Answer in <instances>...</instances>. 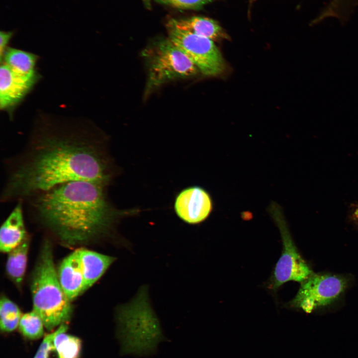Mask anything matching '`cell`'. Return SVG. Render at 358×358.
I'll use <instances>...</instances> for the list:
<instances>
[{"instance_id": "obj_1", "label": "cell", "mask_w": 358, "mask_h": 358, "mask_svg": "<svg viewBox=\"0 0 358 358\" xmlns=\"http://www.w3.org/2000/svg\"><path fill=\"white\" fill-rule=\"evenodd\" d=\"M103 139L91 123L39 120L21 151L4 160L0 202H24L72 181L108 185L112 172Z\"/></svg>"}, {"instance_id": "obj_2", "label": "cell", "mask_w": 358, "mask_h": 358, "mask_svg": "<svg viewBox=\"0 0 358 358\" xmlns=\"http://www.w3.org/2000/svg\"><path fill=\"white\" fill-rule=\"evenodd\" d=\"M107 186L91 181H70L24 203L35 219L64 243H86L107 234L123 214L109 202Z\"/></svg>"}, {"instance_id": "obj_3", "label": "cell", "mask_w": 358, "mask_h": 358, "mask_svg": "<svg viewBox=\"0 0 358 358\" xmlns=\"http://www.w3.org/2000/svg\"><path fill=\"white\" fill-rule=\"evenodd\" d=\"M146 296L142 290L131 303L120 307L117 311L116 337L121 355L151 356L166 339Z\"/></svg>"}, {"instance_id": "obj_4", "label": "cell", "mask_w": 358, "mask_h": 358, "mask_svg": "<svg viewBox=\"0 0 358 358\" xmlns=\"http://www.w3.org/2000/svg\"><path fill=\"white\" fill-rule=\"evenodd\" d=\"M33 310L42 318L44 327L51 330L68 321L72 308L56 272L52 247L46 242L32 275Z\"/></svg>"}, {"instance_id": "obj_5", "label": "cell", "mask_w": 358, "mask_h": 358, "mask_svg": "<svg viewBox=\"0 0 358 358\" xmlns=\"http://www.w3.org/2000/svg\"><path fill=\"white\" fill-rule=\"evenodd\" d=\"M147 71L144 96L163 84L195 76L198 69L168 38L159 39L142 52Z\"/></svg>"}, {"instance_id": "obj_6", "label": "cell", "mask_w": 358, "mask_h": 358, "mask_svg": "<svg viewBox=\"0 0 358 358\" xmlns=\"http://www.w3.org/2000/svg\"><path fill=\"white\" fill-rule=\"evenodd\" d=\"M349 282V278L345 275L313 272L301 282L291 306L310 313L337 300Z\"/></svg>"}, {"instance_id": "obj_7", "label": "cell", "mask_w": 358, "mask_h": 358, "mask_svg": "<svg viewBox=\"0 0 358 358\" xmlns=\"http://www.w3.org/2000/svg\"><path fill=\"white\" fill-rule=\"evenodd\" d=\"M168 38L206 76L221 73L224 64L221 54L213 40L183 30L169 21L167 23Z\"/></svg>"}, {"instance_id": "obj_8", "label": "cell", "mask_w": 358, "mask_h": 358, "mask_svg": "<svg viewBox=\"0 0 358 358\" xmlns=\"http://www.w3.org/2000/svg\"><path fill=\"white\" fill-rule=\"evenodd\" d=\"M282 241V251L271 279L270 288L276 290L285 282L293 280L302 282L313 271L302 259L282 220L277 219Z\"/></svg>"}, {"instance_id": "obj_9", "label": "cell", "mask_w": 358, "mask_h": 358, "mask_svg": "<svg viewBox=\"0 0 358 358\" xmlns=\"http://www.w3.org/2000/svg\"><path fill=\"white\" fill-rule=\"evenodd\" d=\"M175 210L186 223L194 224L205 220L212 209L209 194L199 186H191L181 191L176 197Z\"/></svg>"}, {"instance_id": "obj_10", "label": "cell", "mask_w": 358, "mask_h": 358, "mask_svg": "<svg viewBox=\"0 0 358 358\" xmlns=\"http://www.w3.org/2000/svg\"><path fill=\"white\" fill-rule=\"evenodd\" d=\"M38 76L28 78L11 70L4 63L0 67V107L12 108L18 103L36 83Z\"/></svg>"}, {"instance_id": "obj_11", "label": "cell", "mask_w": 358, "mask_h": 358, "mask_svg": "<svg viewBox=\"0 0 358 358\" xmlns=\"http://www.w3.org/2000/svg\"><path fill=\"white\" fill-rule=\"evenodd\" d=\"M0 230V249L9 253L28 236L24 220V202H16Z\"/></svg>"}, {"instance_id": "obj_12", "label": "cell", "mask_w": 358, "mask_h": 358, "mask_svg": "<svg viewBox=\"0 0 358 358\" xmlns=\"http://www.w3.org/2000/svg\"><path fill=\"white\" fill-rule=\"evenodd\" d=\"M58 276L64 292L71 301L84 291V279L77 250L63 260Z\"/></svg>"}, {"instance_id": "obj_13", "label": "cell", "mask_w": 358, "mask_h": 358, "mask_svg": "<svg viewBox=\"0 0 358 358\" xmlns=\"http://www.w3.org/2000/svg\"><path fill=\"white\" fill-rule=\"evenodd\" d=\"M77 251L84 277L85 291L101 277L115 258L85 249Z\"/></svg>"}, {"instance_id": "obj_14", "label": "cell", "mask_w": 358, "mask_h": 358, "mask_svg": "<svg viewBox=\"0 0 358 358\" xmlns=\"http://www.w3.org/2000/svg\"><path fill=\"white\" fill-rule=\"evenodd\" d=\"M169 21L178 28L213 41L228 38L227 34L218 22L208 17L193 16L179 19L172 18Z\"/></svg>"}, {"instance_id": "obj_15", "label": "cell", "mask_w": 358, "mask_h": 358, "mask_svg": "<svg viewBox=\"0 0 358 358\" xmlns=\"http://www.w3.org/2000/svg\"><path fill=\"white\" fill-rule=\"evenodd\" d=\"M3 57L4 63L15 73L28 78L38 76L35 70L37 60L35 55L9 48L5 50Z\"/></svg>"}, {"instance_id": "obj_16", "label": "cell", "mask_w": 358, "mask_h": 358, "mask_svg": "<svg viewBox=\"0 0 358 358\" xmlns=\"http://www.w3.org/2000/svg\"><path fill=\"white\" fill-rule=\"evenodd\" d=\"M29 239L27 236L18 246L8 253L6 271L16 284L21 283L26 269Z\"/></svg>"}, {"instance_id": "obj_17", "label": "cell", "mask_w": 358, "mask_h": 358, "mask_svg": "<svg viewBox=\"0 0 358 358\" xmlns=\"http://www.w3.org/2000/svg\"><path fill=\"white\" fill-rule=\"evenodd\" d=\"M67 325L62 324L53 339L54 346L61 358H78L81 348L80 340L66 333Z\"/></svg>"}, {"instance_id": "obj_18", "label": "cell", "mask_w": 358, "mask_h": 358, "mask_svg": "<svg viewBox=\"0 0 358 358\" xmlns=\"http://www.w3.org/2000/svg\"><path fill=\"white\" fill-rule=\"evenodd\" d=\"M18 306L5 296L0 301V326L1 330L10 332L18 327L21 317Z\"/></svg>"}, {"instance_id": "obj_19", "label": "cell", "mask_w": 358, "mask_h": 358, "mask_svg": "<svg viewBox=\"0 0 358 358\" xmlns=\"http://www.w3.org/2000/svg\"><path fill=\"white\" fill-rule=\"evenodd\" d=\"M18 327L26 338L37 339L43 335L45 327L41 317L32 310L21 315Z\"/></svg>"}, {"instance_id": "obj_20", "label": "cell", "mask_w": 358, "mask_h": 358, "mask_svg": "<svg viewBox=\"0 0 358 358\" xmlns=\"http://www.w3.org/2000/svg\"><path fill=\"white\" fill-rule=\"evenodd\" d=\"M57 332L58 329L45 336L34 358H61L53 343Z\"/></svg>"}, {"instance_id": "obj_21", "label": "cell", "mask_w": 358, "mask_h": 358, "mask_svg": "<svg viewBox=\"0 0 358 358\" xmlns=\"http://www.w3.org/2000/svg\"><path fill=\"white\" fill-rule=\"evenodd\" d=\"M156 2L182 9H199L213 0H154Z\"/></svg>"}, {"instance_id": "obj_22", "label": "cell", "mask_w": 358, "mask_h": 358, "mask_svg": "<svg viewBox=\"0 0 358 358\" xmlns=\"http://www.w3.org/2000/svg\"><path fill=\"white\" fill-rule=\"evenodd\" d=\"M12 35L11 32L1 31L0 34V57L1 61L4 52L6 50L5 48L8 42Z\"/></svg>"}, {"instance_id": "obj_23", "label": "cell", "mask_w": 358, "mask_h": 358, "mask_svg": "<svg viewBox=\"0 0 358 358\" xmlns=\"http://www.w3.org/2000/svg\"><path fill=\"white\" fill-rule=\"evenodd\" d=\"M352 218L358 223V205L355 206L352 211Z\"/></svg>"}, {"instance_id": "obj_24", "label": "cell", "mask_w": 358, "mask_h": 358, "mask_svg": "<svg viewBox=\"0 0 358 358\" xmlns=\"http://www.w3.org/2000/svg\"><path fill=\"white\" fill-rule=\"evenodd\" d=\"M151 0H143L145 5L147 8L151 7Z\"/></svg>"}]
</instances>
